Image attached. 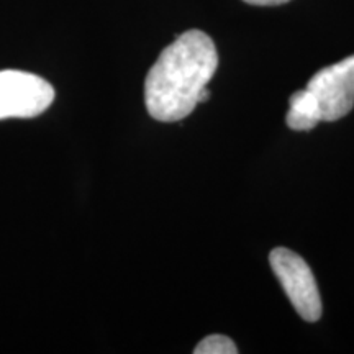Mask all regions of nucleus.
<instances>
[{
	"label": "nucleus",
	"instance_id": "3",
	"mask_svg": "<svg viewBox=\"0 0 354 354\" xmlns=\"http://www.w3.org/2000/svg\"><path fill=\"white\" fill-rule=\"evenodd\" d=\"M55 100V88L43 77L25 71H0V120L33 118Z\"/></svg>",
	"mask_w": 354,
	"mask_h": 354
},
{
	"label": "nucleus",
	"instance_id": "7",
	"mask_svg": "<svg viewBox=\"0 0 354 354\" xmlns=\"http://www.w3.org/2000/svg\"><path fill=\"white\" fill-rule=\"evenodd\" d=\"M245 2L251 3V6H282L290 0H245Z\"/></svg>",
	"mask_w": 354,
	"mask_h": 354
},
{
	"label": "nucleus",
	"instance_id": "5",
	"mask_svg": "<svg viewBox=\"0 0 354 354\" xmlns=\"http://www.w3.org/2000/svg\"><path fill=\"white\" fill-rule=\"evenodd\" d=\"M289 102L290 110L287 113L286 122L290 130L308 131L322 122L318 102L308 88H304V91H297L295 94H292Z\"/></svg>",
	"mask_w": 354,
	"mask_h": 354
},
{
	"label": "nucleus",
	"instance_id": "1",
	"mask_svg": "<svg viewBox=\"0 0 354 354\" xmlns=\"http://www.w3.org/2000/svg\"><path fill=\"white\" fill-rule=\"evenodd\" d=\"M218 53L209 35L189 30L172 41L145 81L146 109L154 120L180 122L194 112L198 95L215 76Z\"/></svg>",
	"mask_w": 354,
	"mask_h": 354
},
{
	"label": "nucleus",
	"instance_id": "2",
	"mask_svg": "<svg viewBox=\"0 0 354 354\" xmlns=\"http://www.w3.org/2000/svg\"><path fill=\"white\" fill-rule=\"evenodd\" d=\"M274 274L290 304L305 322H318L322 317V299L315 277L308 264L287 248H276L269 254Z\"/></svg>",
	"mask_w": 354,
	"mask_h": 354
},
{
	"label": "nucleus",
	"instance_id": "6",
	"mask_svg": "<svg viewBox=\"0 0 354 354\" xmlns=\"http://www.w3.org/2000/svg\"><path fill=\"white\" fill-rule=\"evenodd\" d=\"M196 354H236L238 348L228 336L210 335L203 338L197 348L194 349Z\"/></svg>",
	"mask_w": 354,
	"mask_h": 354
},
{
	"label": "nucleus",
	"instance_id": "4",
	"mask_svg": "<svg viewBox=\"0 0 354 354\" xmlns=\"http://www.w3.org/2000/svg\"><path fill=\"white\" fill-rule=\"evenodd\" d=\"M307 88L318 102L322 122L346 117L354 107V55L318 71Z\"/></svg>",
	"mask_w": 354,
	"mask_h": 354
},
{
	"label": "nucleus",
	"instance_id": "8",
	"mask_svg": "<svg viewBox=\"0 0 354 354\" xmlns=\"http://www.w3.org/2000/svg\"><path fill=\"white\" fill-rule=\"evenodd\" d=\"M209 95H210V92H209V88H203V91L201 92V95H198V104H203V102H207L209 100Z\"/></svg>",
	"mask_w": 354,
	"mask_h": 354
}]
</instances>
